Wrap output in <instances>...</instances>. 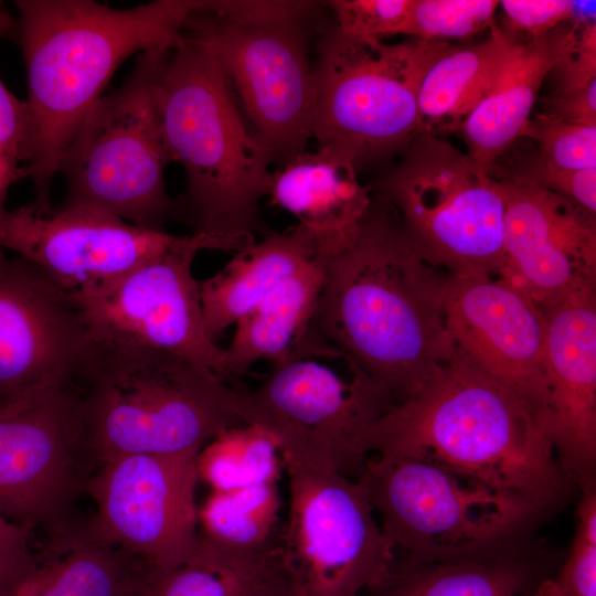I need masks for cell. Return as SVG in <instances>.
<instances>
[{
    "label": "cell",
    "mask_w": 596,
    "mask_h": 596,
    "mask_svg": "<svg viewBox=\"0 0 596 596\" xmlns=\"http://www.w3.org/2000/svg\"><path fill=\"white\" fill-rule=\"evenodd\" d=\"M317 257L322 284L311 332L400 403L450 356L449 274L421 253L380 193L355 228Z\"/></svg>",
    "instance_id": "6da1fadb"
},
{
    "label": "cell",
    "mask_w": 596,
    "mask_h": 596,
    "mask_svg": "<svg viewBox=\"0 0 596 596\" xmlns=\"http://www.w3.org/2000/svg\"><path fill=\"white\" fill-rule=\"evenodd\" d=\"M201 0H156L116 9L94 0H15L8 33L22 53L28 95L22 179L40 214L63 155L128 57L171 51Z\"/></svg>",
    "instance_id": "7a4b0ae2"
},
{
    "label": "cell",
    "mask_w": 596,
    "mask_h": 596,
    "mask_svg": "<svg viewBox=\"0 0 596 596\" xmlns=\"http://www.w3.org/2000/svg\"><path fill=\"white\" fill-rule=\"evenodd\" d=\"M369 450L434 464L534 515L571 485L539 417L453 354L377 421Z\"/></svg>",
    "instance_id": "3957f363"
},
{
    "label": "cell",
    "mask_w": 596,
    "mask_h": 596,
    "mask_svg": "<svg viewBox=\"0 0 596 596\" xmlns=\"http://www.w3.org/2000/svg\"><path fill=\"white\" fill-rule=\"evenodd\" d=\"M157 103L171 161L185 172L175 219L217 238L265 236L259 206L272 155L247 127L211 47L185 29L162 66Z\"/></svg>",
    "instance_id": "277c9868"
},
{
    "label": "cell",
    "mask_w": 596,
    "mask_h": 596,
    "mask_svg": "<svg viewBox=\"0 0 596 596\" xmlns=\"http://www.w3.org/2000/svg\"><path fill=\"white\" fill-rule=\"evenodd\" d=\"M92 340L71 385L95 468L121 455L199 453L245 424L224 381L168 352Z\"/></svg>",
    "instance_id": "5b68a950"
},
{
    "label": "cell",
    "mask_w": 596,
    "mask_h": 596,
    "mask_svg": "<svg viewBox=\"0 0 596 596\" xmlns=\"http://www.w3.org/2000/svg\"><path fill=\"white\" fill-rule=\"evenodd\" d=\"M318 2L202 0L185 30L213 51L251 129L285 164L312 137L308 29Z\"/></svg>",
    "instance_id": "8992f818"
},
{
    "label": "cell",
    "mask_w": 596,
    "mask_h": 596,
    "mask_svg": "<svg viewBox=\"0 0 596 596\" xmlns=\"http://www.w3.org/2000/svg\"><path fill=\"white\" fill-rule=\"evenodd\" d=\"M171 51L139 54L124 84L92 108L60 162L57 173L66 182L62 206H95L152 231H166L175 219L164 181L172 161L157 103Z\"/></svg>",
    "instance_id": "52a82bcc"
},
{
    "label": "cell",
    "mask_w": 596,
    "mask_h": 596,
    "mask_svg": "<svg viewBox=\"0 0 596 596\" xmlns=\"http://www.w3.org/2000/svg\"><path fill=\"white\" fill-rule=\"evenodd\" d=\"M453 45L397 44L326 31L313 68L312 137L348 150L358 167L406 148L422 134L418 91L430 64Z\"/></svg>",
    "instance_id": "ba28073f"
},
{
    "label": "cell",
    "mask_w": 596,
    "mask_h": 596,
    "mask_svg": "<svg viewBox=\"0 0 596 596\" xmlns=\"http://www.w3.org/2000/svg\"><path fill=\"white\" fill-rule=\"evenodd\" d=\"M421 253L453 277H497L505 203L500 183L445 139L421 134L379 192Z\"/></svg>",
    "instance_id": "9c48e42d"
},
{
    "label": "cell",
    "mask_w": 596,
    "mask_h": 596,
    "mask_svg": "<svg viewBox=\"0 0 596 596\" xmlns=\"http://www.w3.org/2000/svg\"><path fill=\"white\" fill-rule=\"evenodd\" d=\"M395 553L416 562L503 554L534 514L434 464L397 456L369 457L358 480Z\"/></svg>",
    "instance_id": "30bf717a"
},
{
    "label": "cell",
    "mask_w": 596,
    "mask_h": 596,
    "mask_svg": "<svg viewBox=\"0 0 596 596\" xmlns=\"http://www.w3.org/2000/svg\"><path fill=\"white\" fill-rule=\"evenodd\" d=\"M320 356L272 366L253 391L236 387L238 412L245 424L266 429L280 454L358 481L370 457V434L397 402L356 365L342 376Z\"/></svg>",
    "instance_id": "8fae6325"
},
{
    "label": "cell",
    "mask_w": 596,
    "mask_h": 596,
    "mask_svg": "<svg viewBox=\"0 0 596 596\" xmlns=\"http://www.w3.org/2000/svg\"><path fill=\"white\" fill-rule=\"evenodd\" d=\"M289 515L280 531L288 583L304 596H360L387 577L396 554L362 485L281 454Z\"/></svg>",
    "instance_id": "7c38bea8"
},
{
    "label": "cell",
    "mask_w": 596,
    "mask_h": 596,
    "mask_svg": "<svg viewBox=\"0 0 596 596\" xmlns=\"http://www.w3.org/2000/svg\"><path fill=\"white\" fill-rule=\"evenodd\" d=\"M254 242L193 233L128 273L70 294L92 339L168 352L228 384L223 349L205 329L192 265L200 251L237 252Z\"/></svg>",
    "instance_id": "4fadbf2b"
},
{
    "label": "cell",
    "mask_w": 596,
    "mask_h": 596,
    "mask_svg": "<svg viewBox=\"0 0 596 596\" xmlns=\"http://www.w3.org/2000/svg\"><path fill=\"white\" fill-rule=\"evenodd\" d=\"M93 468L71 384L0 404V510L9 519L34 531L72 517Z\"/></svg>",
    "instance_id": "5bb4252c"
},
{
    "label": "cell",
    "mask_w": 596,
    "mask_h": 596,
    "mask_svg": "<svg viewBox=\"0 0 596 596\" xmlns=\"http://www.w3.org/2000/svg\"><path fill=\"white\" fill-rule=\"evenodd\" d=\"M198 454H131L100 462L85 492L103 536L153 568L189 560L200 542Z\"/></svg>",
    "instance_id": "9a60e30c"
},
{
    "label": "cell",
    "mask_w": 596,
    "mask_h": 596,
    "mask_svg": "<svg viewBox=\"0 0 596 596\" xmlns=\"http://www.w3.org/2000/svg\"><path fill=\"white\" fill-rule=\"evenodd\" d=\"M445 311L450 354L519 398L545 429L549 384L543 312L502 278L450 275Z\"/></svg>",
    "instance_id": "2e32d148"
},
{
    "label": "cell",
    "mask_w": 596,
    "mask_h": 596,
    "mask_svg": "<svg viewBox=\"0 0 596 596\" xmlns=\"http://www.w3.org/2000/svg\"><path fill=\"white\" fill-rule=\"evenodd\" d=\"M92 342L70 291L0 247V404L70 385Z\"/></svg>",
    "instance_id": "e0dca14e"
},
{
    "label": "cell",
    "mask_w": 596,
    "mask_h": 596,
    "mask_svg": "<svg viewBox=\"0 0 596 596\" xmlns=\"http://www.w3.org/2000/svg\"><path fill=\"white\" fill-rule=\"evenodd\" d=\"M185 235L136 226L91 205L7 210L0 247L33 263L67 291L120 276L180 245Z\"/></svg>",
    "instance_id": "ac0fdd59"
},
{
    "label": "cell",
    "mask_w": 596,
    "mask_h": 596,
    "mask_svg": "<svg viewBox=\"0 0 596 596\" xmlns=\"http://www.w3.org/2000/svg\"><path fill=\"white\" fill-rule=\"evenodd\" d=\"M503 257L497 277L545 313L596 289V213L551 191L501 182Z\"/></svg>",
    "instance_id": "d6986e66"
},
{
    "label": "cell",
    "mask_w": 596,
    "mask_h": 596,
    "mask_svg": "<svg viewBox=\"0 0 596 596\" xmlns=\"http://www.w3.org/2000/svg\"><path fill=\"white\" fill-rule=\"evenodd\" d=\"M543 315L545 429L570 483L596 486V289Z\"/></svg>",
    "instance_id": "ffe728a7"
},
{
    "label": "cell",
    "mask_w": 596,
    "mask_h": 596,
    "mask_svg": "<svg viewBox=\"0 0 596 596\" xmlns=\"http://www.w3.org/2000/svg\"><path fill=\"white\" fill-rule=\"evenodd\" d=\"M0 578V596H138L152 568L77 513L47 528Z\"/></svg>",
    "instance_id": "44dd1931"
},
{
    "label": "cell",
    "mask_w": 596,
    "mask_h": 596,
    "mask_svg": "<svg viewBox=\"0 0 596 596\" xmlns=\"http://www.w3.org/2000/svg\"><path fill=\"white\" fill-rule=\"evenodd\" d=\"M577 21L522 45L459 130L475 167L489 175L496 161L522 137L549 73L572 43ZM490 177V175H489Z\"/></svg>",
    "instance_id": "7402d4cb"
},
{
    "label": "cell",
    "mask_w": 596,
    "mask_h": 596,
    "mask_svg": "<svg viewBox=\"0 0 596 596\" xmlns=\"http://www.w3.org/2000/svg\"><path fill=\"white\" fill-rule=\"evenodd\" d=\"M358 169L343 148L305 150L273 172L267 196L309 228L317 246L331 245L355 228L372 201V187L361 183Z\"/></svg>",
    "instance_id": "603a6c76"
},
{
    "label": "cell",
    "mask_w": 596,
    "mask_h": 596,
    "mask_svg": "<svg viewBox=\"0 0 596 596\" xmlns=\"http://www.w3.org/2000/svg\"><path fill=\"white\" fill-rule=\"evenodd\" d=\"M315 234L297 224L235 252L225 266L200 280L205 329L214 340L317 255Z\"/></svg>",
    "instance_id": "cb8c5ba5"
},
{
    "label": "cell",
    "mask_w": 596,
    "mask_h": 596,
    "mask_svg": "<svg viewBox=\"0 0 596 596\" xmlns=\"http://www.w3.org/2000/svg\"><path fill=\"white\" fill-rule=\"evenodd\" d=\"M321 284L316 255L234 323L232 341L223 349L232 387L241 386L238 377L257 361H268L272 368L296 358L310 330Z\"/></svg>",
    "instance_id": "d4e9b609"
},
{
    "label": "cell",
    "mask_w": 596,
    "mask_h": 596,
    "mask_svg": "<svg viewBox=\"0 0 596 596\" xmlns=\"http://www.w3.org/2000/svg\"><path fill=\"white\" fill-rule=\"evenodd\" d=\"M287 581L280 532L267 543L237 547L200 534L195 553L168 568H151L138 596H267Z\"/></svg>",
    "instance_id": "484cf974"
},
{
    "label": "cell",
    "mask_w": 596,
    "mask_h": 596,
    "mask_svg": "<svg viewBox=\"0 0 596 596\" xmlns=\"http://www.w3.org/2000/svg\"><path fill=\"white\" fill-rule=\"evenodd\" d=\"M521 47L496 23L487 40L465 49L451 46L437 57L419 85L422 134L438 136L459 130Z\"/></svg>",
    "instance_id": "4316f807"
},
{
    "label": "cell",
    "mask_w": 596,
    "mask_h": 596,
    "mask_svg": "<svg viewBox=\"0 0 596 596\" xmlns=\"http://www.w3.org/2000/svg\"><path fill=\"white\" fill-rule=\"evenodd\" d=\"M533 565L521 555H500L445 562L395 557L373 596H519L535 583Z\"/></svg>",
    "instance_id": "83f0119b"
},
{
    "label": "cell",
    "mask_w": 596,
    "mask_h": 596,
    "mask_svg": "<svg viewBox=\"0 0 596 596\" xmlns=\"http://www.w3.org/2000/svg\"><path fill=\"white\" fill-rule=\"evenodd\" d=\"M280 493L277 480L228 491H213L198 511L200 534L230 546L251 547L276 538Z\"/></svg>",
    "instance_id": "f1b7e54d"
},
{
    "label": "cell",
    "mask_w": 596,
    "mask_h": 596,
    "mask_svg": "<svg viewBox=\"0 0 596 596\" xmlns=\"http://www.w3.org/2000/svg\"><path fill=\"white\" fill-rule=\"evenodd\" d=\"M279 447L275 438L256 424L232 427L202 447L198 454L199 478L213 491H228L278 480Z\"/></svg>",
    "instance_id": "f546056e"
},
{
    "label": "cell",
    "mask_w": 596,
    "mask_h": 596,
    "mask_svg": "<svg viewBox=\"0 0 596 596\" xmlns=\"http://www.w3.org/2000/svg\"><path fill=\"white\" fill-rule=\"evenodd\" d=\"M498 7L493 0H413L401 34L438 41L470 38L497 23Z\"/></svg>",
    "instance_id": "4dcf8cb0"
},
{
    "label": "cell",
    "mask_w": 596,
    "mask_h": 596,
    "mask_svg": "<svg viewBox=\"0 0 596 596\" xmlns=\"http://www.w3.org/2000/svg\"><path fill=\"white\" fill-rule=\"evenodd\" d=\"M509 150L515 156L508 159V172L494 180L551 191L596 213V168L565 170L544 159L535 148Z\"/></svg>",
    "instance_id": "1f68e13d"
},
{
    "label": "cell",
    "mask_w": 596,
    "mask_h": 596,
    "mask_svg": "<svg viewBox=\"0 0 596 596\" xmlns=\"http://www.w3.org/2000/svg\"><path fill=\"white\" fill-rule=\"evenodd\" d=\"M522 137L532 139L538 152L562 169L596 168V127L539 113L530 118Z\"/></svg>",
    "instance_id": "d6a6232c"
},
{
    "label": "cell",
    "mask_w": 596,
    "mask_h": 596,
    "mask_svg": "<svg viewBox=\"0 0 596 596\" xmlns=\"http://www.w3.org/2000/svg\"><path fill=\"white\" fill-rule=\"evenodd\" d=\"M413 0H333L336 28L348 36L380 40L401 34Z\"/></svg>",
    "instance_id": "836d02e7"
},
{
    "label": "cell",
    "mask_w": 596,
    "mask_h": 596,
    "mask_svg": "<svg viewBox=\"0 0 596 596\" xmlns=\"http://www.w3.org/2000/svg\"><path fill=\"white\" fill-rule=\"evenodd\" d=\"M12 18L0 4V35L8 33ZM26 126L25 102L20 100L0 78V221L11 185L22 179V155Z\"/></svg>",
    "instance_id": "e575fe53"
},
{
    "label": "cell",
    "mask_w": 596,
    "mask_h": 596,
    "mask_svg": "<svg viewBox=\"0 0 596 596\" xmlns=\"http://www.w3.org/2000/svg\"><path fill=\"white\" fill-rule=\"evenodd\" d=\"M504 14L500 29L519 44L536 41L570 21L575 2L567 0H503Z\"/></svg>",
    "instance_id": "d590c367"
},
{
    "label": "cell",
    "mask_w": 596,
    "mask_h": 596,
    "mask_svg": "<svg viewBox=\"0 0 596 596\" xmlns=\"http://www.w3.org/2000/svg\"><path fill=\"white\" fill-rule=\"evenodd\" d=\"M550 97L568 95L596 82V23L577 21L574 39L564 55L549 73Z\"/></svg>",
    "instance_id": "8d00e7d4"
},
{
    "label": "cell",
    "mask_w": 596,
    "mask_h": 596,
    "mask_svg": "<svg viewBox=\"0 0 596 596\" xmlns=\"http://www.w3.org/2000/svg\"><path fill=\"white\" fill-rule=\"evenodd\" d=\"M552 583L557 596H596V542L575 532L570 554Z\"/></svg>",
    "instance_id": "74e56055"
},
{
    "label": "cell",
    "mask_w": 596,
    "mask_h": 596,
    "mask_svg": "<svg viewBox=\"0 0 596 596\" xmlns=\"http://www.w3.org/2000/svg\"><path fill=\"white\" fill-rule=\"evenodd\" d=\"M545 115L566 123L596 127V82L586 88L545 100Z\"/></svg>",
    "instance_id": "f35d334b"
},
{
    "label": "cell",
    "mask_w": 596,
    "mask_h": 596,
    "mask_svg": "<svg viewBox=\"0 0 596 596\" xmlns=\"http://www.w3.org/2000/svg\"><path fill=\"white\" fill-rule=\"evenodd\" d=\"M32 532L31 529L9 519L0 510V578L25 554Z\"/></svg>",
    "instance_id": "ab89813d"
},
{
    "label": "cell",
    "mask_w": 596,
    "mask_h": 596,
    "mask_svg": "<svg viewBox=\"0 0 596 596\" xmlns=\"http://www.w3.org/2000/svg\"><path fill=\"white\" fill-rule=\"evenodd\" d=\"M532 596H556L552 579L542 581L536 586Z\"/></svg>",
    "instance_id": "60d3db41"
},
{
    "label": "cell",
    "mask_w": 596,
    "mask_h": 596,
    "mask_svg": "<svg viewBox=\"0 0 596 596\" xmlns=\"http://www.w3.org/2000/svg\"><path fill=\"white\" fill-rule=\"evenodd\" d=\"M267 596H304L299 590L294 588L288 582L280 585Z\"/></svg>",
    "instance_id": "b9f144b4"
}]
</instances>
